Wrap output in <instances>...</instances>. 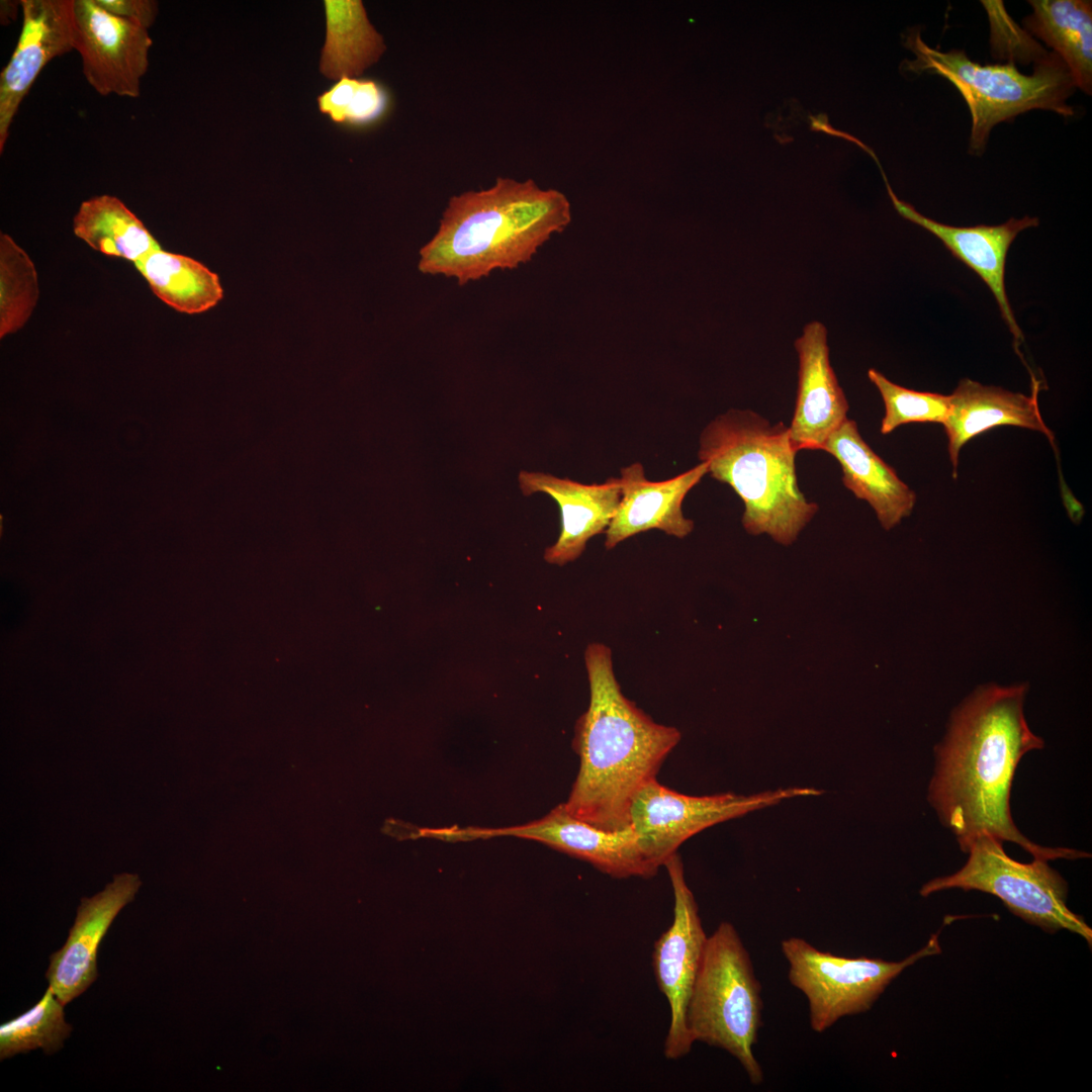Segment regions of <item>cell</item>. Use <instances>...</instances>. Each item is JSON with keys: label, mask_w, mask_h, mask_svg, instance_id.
<instances>
[{"label": "cell", "mask_w": 1092, "mask_h": 1092, "mask_svg": "<svg viewBox=\"0 0 1092 1092\" xmlns=\"http://www.w3.org/2000/svg\"><path fill=\"white\" fill-rule=\"evenodd\" d=\"M1040 382L1032 379V392L1024 395L997 386L983 385L964 378L949 395V411L942 423L947 439L952 477L958 475L962 447L972 438L999 427L1015 426L1044 434L1053 443L1054 435L1044 424L1037 396Z\"/></svg>", "instance_id": "d6986e66"}, {"label": "cell", "mask_w": 1092, "mask_h": 1092, "mask_svg": "<svg viewBox=\"0 0 1092 1092\" xmlns=\"http://www.w3.org/2000/svg\"><path fill=\"white\" fill-rule=\"evenodd\" d=\"M789 427L749 410H729L700 436L699 459L733 488L744 505L742 525L790 545L818 512L800 490Z\"/></svg>", "instance_id": "277c9868"}, {"label": "cell", "mask_w": 1092, "mask_h": 1092, "mask_svg": "<svg viewBox=\"0 0 1092 1092\" xmlns=\"http://www.w3.org/2000/svg\"><path fill=\"white\" fill-rule=\"evenodd\" d=\"M868 377L879 390L885 406L881 434L888 435L910 423L944 422L949 411V395L906 388L874 368L869 369Z\"/></svg>", "instance_id": "4316f807"}, {"label": "cell", "mask_w": 1092, "mask_h": 1092, "mask_svg": "<svg viewBox=\"0 0 1092 1092\" xmlns=\"http://www.w3.org/2000/svg\"><path fill=\"white\" fill-rule=\"evenodd\" d=\"M95 1L105 11L148 30L155 23L159 14V3L155 0Z\"/></svg>", "instance_id": "f1b7e54d"}, {"label": "cell", "mask_w": 1092, "mask_h": 1092, "mask_svg": "<svg viewBox=\"0 0 1092 1092\" xmlns=\"http://www.w3.org/2000/svg\"><path fill=\"white\" fill-rule=\"evenodd\" d=\"M1025 28L1066 64L1076 87L1092 91V5L1085 0H1031Z\"/></svg>", "instance_id": "44dd1931"}, {"label": "cell", "mask_w": 1092, "mask_h": 1092, "mask_svg": "<svg viewBox=\"0 0 1092 1092\" xmlns=\"http://www.w3.org/2000/svg\"><path fill=\"white\" fill-rule=\"evenodd\" d=\"M708 473L701 462L692 469L663 481L646 479L641 463L621 469V499L606 530L607 549L638 533L658 529L667 535L684 538L694 529L685 518L681 505L688 492Z\"/></svg>", "instance_id": "e0dca14e"}, {"label": "cell", "mask_w": 1092, "mask_h": 1092, "mask_svg": "<svg viewBox=\"0 0 1092 1092\" xmlns=\"http://www.w3.org/2000/svg\"><path fill=\"white\" fill-rule=\"evenodd\" d=\"M584 659L589 704L575 725L579 769L563 806L598 828L621 830L630 825L633 797L656 779L680 732L654 722L623 695L608 646L589 644Z\"/></svg>", "instance_id": "7a4b0ae2"}, {"label": "cell", "mask_w": 1092, "mask_h": 1092, "mask_svg": "<svg viewBox=\"0 0 1092 1092\" xmlns=\"http://www.w3.org/2000/svg\"><path fill=\"white\" fill-rule=\"evenodd\" d=\"M318 109L339 124L363 125L378 119L387 104L383 88L375 81L342 78L316 98Z\"/></svg>", "instance_id": "83f0119b"}, {"label": "cell", "mask_w": 1092, "mask_h": 1092, "mask_svg": "<svg viewBox=\"0 0 1092 1092\" xmlns=\"http://www.w3.org/2000/svg\"><path fill=\"white\" fill-rule=\"evenodd\" d=\"M326 40L320 70L329 79L357 78L386 50L360 0H325Z\"/></svg>", "instance_id": "7402d4cb"}, {"label": "cell", "mask_w": 1092, "mask_h": 1092, "mask_svg": "<svg viewBox=\"0 0 1092 1092\" xmlns=\"http://www.w3.org/2000/svg\"><path fill=\"white\" fill-rule=\"evenodd\" d=\"M763 1001L750 954L738 931L721 922L707 936L686 1011L693 1042L724 1050L735 1058L753 1085L763 1082L754 1056L762 1026Z\"/></svg>", "instance_id": "8992f818"}, {"label": "cell", "mask_w": 1092, "mask_h": 1092, "mask_svg": "<svg viewBox=\"0 0 1092 1092\" xmlns=\"http://www.w3.org/2000/svg\"><path fill=\"white\" fill-rule=\"evenodd\" d=\"M22 27L0 74V153L15 114L41 70L74 50L73 0H20Z\"/></svg>", "instance_id": "4fadbf2b"}, {"label": "cell", "mask_w": 1092, "mask_h": 1092, "mask_svg": "<svg viewBox=\"0 0 1092 1092\" xmlns=\"http://www.w3.org/2000/svg\"><path fill=\"white\" fill-rule=\"evenodd\" d=\"M904 46L913 52V61L903 67L916 74L929 73L949 81L965 99L972 117L969 150L984 152L992 128L999 122L1029 110H1051L1065 117L1074 114L1067 99L1075 90L1074 80L1056 53H1044L1035 61L1031 75L1018 71L1013 62L981 65L965 52H941L921 38L919 29L905 36Z\"/></svg>", "instance_id": "5b68a950"}, {"label": "cell", "mask_w": 1092, "mask_h": 1092, "mask_svg": "<svg viewBox=\"0 0 1092 1092\" xmlns=\"http://www.w3.org/2000/svg\"><path fill=\"white\" fill-rule=\"evenodd\" d=\"M64 1006L51 987L30 1009L0 1025V1059L42 1049L59 1051L72 1026L65 1021Z\"/></svg>", "instance_id": "d4e9b609"}, {"label": "cell", "mask_w": 1092, "mask_h": 1092, "mask_svg": "<svg viewBox=\"0 0 1092 1092\" xmlns=\"http://www.w3.org/2000/svg\"><path fill=\"white\" fill-rule=\"evenodd\" d=\"M826 327L808 323L795 341L798 389L790 438L794 448L821 450L830 435L848 418V401L830 363Z\"/></svg>", "instance_id": "2e32d148"}, {"label": "cell", "mask_w": 1092, "mask_h": 1092, "mask_svg": "<svg viewBox=\"0 0 1092 1092\" xmlns=\"http://www.w3.org/2000/svg\"><path fill=\"white\" fill-rule=\"evenodd\" d=\"M1027 691L1024 682L987 684L953 709L934 747L927 800L963 852L976 836L988 832L1032 857H1088L1086 851L1037 844L1013 822L1010 794L1017 765L1027 752L1044 745L1025 718Z\"/></svg>", "instance_id": "6da1fadb"}, {"label": "cell", "mask_w": 1092, "mask_h": 1092, "mask_svg": "<svg viewBox=\"0 0 1092 1092\" xmlns=\"http://www.w3.org/2000/svg\"><path fill=\"white\" fill-rule=\"evenodd\" d=\"M134 266L155 295L180 312L206 311L223 297L218 275L190 257L160 249Z\"/></svg>", "instance_id": "cb8c5ba5"}, {"label": "cell", "mask_w": 1092, "mask_h": 1092, "mask_svg": "<svg viewBox=\"0 0 1092 1092\" xmlns=\"http://www.w3.org/2000/svg\"><path fill=\"white\" fill-rule=\"evenodd\" d=\"M896 211L905 219L925 229L938 238L945 248L960 261L974 270L993 293L1001 315L1008 326L1017 353L1023 334L1017 325L1005 287V265L1010 245L1017 235L1039 224L1037 217H1011L997 225L952 226L938 222L918 212L914 206L899 199L893 191L886 174L878 165Z\"/></svg>", "instance_id": "9a60e30c"}, {"label": "cell", "mask_w": 1092, "mask_h": 1092, "mask_svg": "<svg viewBox=\"0 0 1092 1092\" xmlns=\"http://www.w3.org/2000/svg\"><path fill=\"white\" fill-rule=\"evenodd\" d=\"M839 463L843 485L867 502L886 530L909 517L916 493L862 439L855 421L847 419L821 448Z\"/></svg>", "instance_id": "ffe728a7"}, {"label": "cell", "mask_w": 1092, "mask_h": 1092, "mask_svg": "<svg viewBox=\"0 0 1092 1092\" xmlns=\"http://www.w3.org/2000/svg\"><path fill=\"white\" fill-rule=\"evenodd\" d=\"M142 882L122 873L90 898H82L64 945L51 956L49 987L63 1005L85 992L97 979V950L112 921L130 903Z\"/></svg>", "instance_id": "5bb4252c"}, {"label": "cell", "mask_w": 1092, "mask_h": 1092, "mask_svg": "<svg viewBox=\"0 0 1092 1092\" xmlns=\"http://www.w3.org/2000/svg\"><path fill=\"white\" fill-rule=\"evenodd\" d=\"M38 298L33 262L7 234L0 235V337L21 329Z\"/></svg>", "instance_id": "484cf974"}, {"label": "cell", "mask_w": 1092, "mask_h": 1092, "mask_svg": "<svg viewBox=\"0 0 1092 1092\" xmlns=\"http://www.w3.org/2000/svg\"><path fill=\"white\" fill-rule=\"evenodd\" d=\"M73 29L74 50L90 86L102 96L139 97L153 44L148 29L105 11L95 0H73Z\"/></svg>", "instance_id": "7c38bea8"}, {"label": "cell", "mask_w": 1092, "mask_h": 1092, "mask_svg": "<svg viewBox=\"0 0 1092 1092\" xmlns=\"http://www.w3.org/2000/svg\"><path fill=\"white\" fill-rule=\"evenodd\" d=\"M814 788H787L752 795L690 796L659 784H645L633 797L629 826L646 858L660 868L697 833L718 823L797 797L819 796Z\"/></svg>", "instance_id": "9c48e42d"}, {"label": "cell", "mask_w": 1092, "mask_h": 1092, "mask_svg": "<svg viewBox=\"0 0 1092 1092\" xmlns=\"http://www.w3.org/2000/svg\"><path fill=\"white\" fill-rule=\"evenodd\" d=\"M19 7H21V1H1V23L6 25L15 20Z\"/></svg>", "instance_id": "4dcf8cb0"}, {"label": "cell", "mask_w": 1092, "mask_h": 1092, "mask_svg": "<svg viewBox=\"0 0 1092 1092\" xmlns=\"http://www.w3.org/2000/svg\"><path fill=\"white\" fill-rule=\"evenodd\" d=\"M781 950L789 965L788 979L806 997L810 1027L818 1033L843 1017L868 1011L905 969L941 951L936 934L900 962L840 957L798 936L782 940Z\"/></svg>", "instance_id": "ba28073f"}, {"label": "cell", "mask_w": 1092, "mask_h": 1092, "mask_svg": "<svg viewBox=\"0 0 1092 1092\" xmlns=\"http://www.w3.org/2000/svg\"><path fill=\"white\" fill-rule=\"evenodd\" d=\"M518 479L525 495L546 493L560 509V535L544 554L547 562L557 565L578 558L586 542L607 530L621 499L619 478H609L602 484H583L551 474L522 470Z\"/></svg>", "instance_id": "ac0fdd59"}, {"label": "cell", "mask_w": 1092, "mask_h": 1092, "mask_svg": "<svg viewBox=\"0 0 1092 1092\" xmlns=\"http://www.w3.org/2000/svg\"><path fill=\"white\" fill-rule=\"evenodd\" d=\"M570 221L562 192L498 177L487 189L450 198L438 231L419 252L418 269L464 285L527 263Z\"/></svg>", "instance_id": "3957f363"}, {"label": "cell", "mask_w": 1092, "mask_h": 1092, "mask_svg": "<svg viewBox=\"0 0 1092 1092\" xmlns=\"http://www.w3.org/2000/svg\"><path fill=\"white\" fill-rule=\"evenodd\" d=\"M664 867L673 892V920L654 941L652 968L670 1010L663 1055L668 1060H678L689 1055L694 1044L687 1029L686 1011L708 935L686 882L679 855L673 854Z\"/></svg>", "instance_id": "30bf717a"}, {"label": "cell", "mask_w": 1092, "mask_h": 1092, "mask_svg": "<svg viewBox=\"0 0 1092 1092\" xmlns=\"http://www.w3.org/2000/svg\"><path fill=\"white\" fill-rule=\"evenodd\" d=\"M73 231L93 250L133 264L161 249L143 221L112 195L84 200L74 216Z\"/></svg>", "instance_id": "603a6c76"}, {"label": "cell", "mask_w": 1092, "mask_h": 1092, "mask_svg": "<svg viewBox=\"0 0 1092 1092\" xmlns=\"http://www.w3.org/2000/svg\"><path fill=\"white\" fill-rule=\"evenodd\" d=\"M809 121H810L811 130H813V131H821V132H824L826 134L834 135V136H837V138L844 139V140H846L848 142H851L854 145H856L857 147H859L862 151L868 153L875 160L876 163L879 162V160L877 158V155L874 153V151L871 148H869L867 145L861 143L855 136H853V135H851V134H849L847 132H844V131H841V130H838V129L834 128L828 122V116L826 114L819 113V114H816V115H809Z\"/></svg>", "instance_id": "f546056e"}, {"label": "cell", "mask_w": 1092, "mask_h": 1092, "mask_svg": "<svg viewBox=\"0 0 1092 1092\" xmlns=\"http://www.w3.org/2000/svg\"><path fill=\"white\" fill-rule=\"evenodd\" d=\"M496 836H514L549 845L584 861L613 878L654 877L659 868L642 852L633 829L605 830L590 825L564 808L556 806L541 819L512 827L440 828L443 840L458 841Z\"/></svg>", "instance_id": "8fae6325"}, {"label": "cell", "mask_w": 1092, "mask_h": 1092, "mask_svg": "<svg viewBox=\"0 0 1092 1092\" xmlns=\"http://www.w3.org/2000/svg\"><path fill=\"white\" fill-rule=\"evenodd\" d=\"M966 863L956 873L924 884L923 897L948 890L980 891L999 898L1014 915L1053 934L1066 929L1092 943V929L1067 906L1068 884L1048 859L1031 862L1011 858L1003 841L983 832L965 849Z\"/></svg>", "instance_id": "52a82bcc"}]
</instances>
